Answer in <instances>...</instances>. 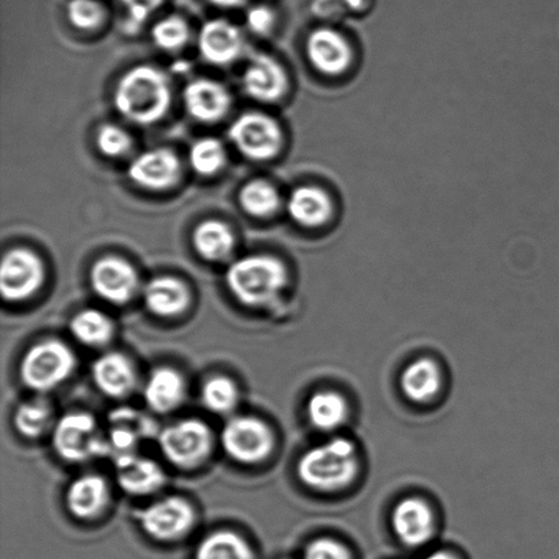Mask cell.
I'll return each instance as SVG.
<instances>
[{"label": "cell", "mask_w": 559, "mask_h": 559, "mask_svg": "<svg viewBox=\"0 0 559 559\" xmlns=\"http://www.w3.org/2000/svg\"><path fill=\"white\" fill-rule=\"evenodd\" d=\"M115 107L136 124H153L166 117L171 106V86L166 75L152 66H136L118 82Z\"/></svg>", "instance_id": "1"}, {"label": "cell", "mask_w": 559, "mask_h": 559, "mask_svg": "<svg viewBox=\"0 0 559 559\" xmlns=\"http://www.w3.org/2000/svg\"><path fill=\"white\" fill-rule=\"evenodd\" d=\"M71 336L90 348L106 347L115 334V323L106 312L85 309L76 312L69 323Z\"/></svg>", "instance_id": "25"}, {"label": "cell", "mask_w": 559, "mask_h": 559, "mask_svg": "<svg viewBox=\"0 0 559 559\" xmlns=\"http://www.w3.org/2000/svg\"><path fill=\"white\" fill-rule=\"evenodd\" d=\"M144 304L152 316L177 318L189 309L191 295L182 280L173 276L152 278L144 288Z\"/></svg>", "instance_id": "23"}, {"label": "cell", "mask_w": 559, "mask_h": 559, "mask_svg": "<svg viewBox=\"0 0 559 559\" xmlns=\"http://www.w3.org/2000/svg\"><path fill=\"white\" fill-rule=\"evenodd\" d=\"M221 443L224 453L243 465L264 463L275 451V432L254 415H235L224 425Z\"/></svg>", "instance_id": "7"}, {"label": "cell", "mask_w": 559, "mask_h": 559, "mask_svg": "<svg viewBox=\"0 0 559 559\" xmlns=\"http://www.w3.org/2000/svg\"><path fill=\"white\" fill-rule=\"evenodd\" d=\"M189 160L191 168L202 177L215 175L226 164V150L216 139H201L190 147Z\"/></svg>", "instance_id": "33"}, {"label": "cell", "mask_w": 559, "mask_h": 559, "mask_svg": "<svg viewBox=\"0 0 559 559\" xmlns=\"http://www.w3.org/2000/svg\"><path fill=\"white\" fill-rule=\"evenodd\" d=\"M199 47L206 62L215 66L231 64L242 53V33L231 22L213 20L202 26Z\"/></svg>", "instance_id": "19"}, {"label": "cell", "mask_w": 559, "mask_h": 559, "mask_svg": "<svg viewBox=\"0 0 559 559\" xmlns=\"http://www.w3.org/2000/svg\"><path fill=\"white\" fill-rule=\"evenodd\" d=\"M402 388L409 400L415 403L430 402L441 388V372L435 361L419 359L405 369Z\"/></svg>", "instance_id": "27"}, {"label": "cell", "mask_w": 559, "mask_h": 559, "mask_svg": "<svg viewBox=\"0 0 559 559\" xmlns=\"http://www.w3.org/2000/svg\"><path fill=\"white\" fill-rule=\"evenodd\" d=\"M246 93L257 102L278 100L287 90V75L282 64L265 53H259L250 60L242 76Z\"/></svg>", "instance_id": "20"}, {"label": "cell", "mask_w": 559, "mask_h": 559, "mask_svg": "<svg viewBox=\"0 0 559 559\" xmlns=\"http://www.w3.org/2000/svg\"><path fill=\"white\" fill-rule=\"evenodd\" d=\"M290 218L301 227L317 228L323 226L332 216L331 197L314 186H301L290 193L287 201Z\"/></svg>", "instance_id": "24"}, {"label": "cell", "mask_w": 559, "mask_h": 559, "mask_svg": "<svg viewBox=\"0 0 559 559\" xmlns=\"http://www.w3.org/2000/svg\"><path fill=\"white\" fill-rule=\"evenodd\" d=\"M195 559H254V552L242 536L223 530L201 542Z\"/></svg>", "instance_id": "30"}, {"label": "cell", "mask_w": 559, "mask_h": 559, "mask_svg": "<svg viewBox=\"0 0 559 559\" xmlns=\"http://www.w3.org/2000/svg\"><path fill=\"white\" fill-rule=\"evenodd\" d=\"M14 429L26 440H38L49 429H53V411L43 399H32L21 403L13 415Z\"/></svg>", "instance_id": "29"}, {"label": "cell", "mask_w": 559, "mask_h": 559, "mask_svg": "<svg viewBox=\"0 0 559 559\" xmlns=\"http://www.w3.org/2000/svg\"><path fill=\"white\" fill-rule=\"evenodd\" d=\"M305 559H350V555L338 542L322 538L307 547Z\"/></svg>", "instance_id": "37"}, {"label": "cell", "mask_w": 559, "mask_h": 559, "mask_svg": "<svg viewBox=\"0 0 559 559\" xmlns=\"http://www.w3.org/2000/svg\"><path fill=\"white\" fill-rule=\"evenodd\" d=\"M68 16L75 27L81 31H92L102 24L104 9L97 0H71L68 5Z\"/></svg>", "instance_id": "35"}, {"label": "cell", "mask_w": 559, "mask_h": 559, "mask_svg": "<svg viewBox=\"0 0 559 559\" xmlns=\"http://www.w3.org/2000/svg\"><path fill=\"white\" fill-rule=\"evenodd\" d=\"M52 448L63 462L81 464L111 454L107 435L95 416L87 413H69L55 421Z\"/></svg>", "instance_id": "5"}, {"label": "cell", "mask_w": 559, "mask_h": 559, "mask_svg": "<svg viewBox=\"0 0 559 559\" xmlns=\"http://www.w3.org/2000/svg\"><path fill=\"white\" fill-rule=\"evenodd\" d=\"M426 559H456L451 555H448V552H435V555H431L427 557Z\"/></svg>", "instance_id": "42"}, {"label": "cell", "mask_w": 559, "mask_h": 559, "mask_svg": "<svg viewBox=\"0 0 559 559\" xmlns=\"http://www.w3.org/2000/svg\"><path fill=\"white\" fill-rule=\"evenodd\" d=\"M114 459L115 479L126 495L151 496L166 485V474L155 460L139 456L136 453Z\"/></svg>", "instance_id": "13"}, {"label": "cell", "mask_w": 559, "mask_h": 559, "mask_svg": "<svg viewBox=\"0 0 559 559\" xmlns=\"http://www.w3.org/2000/svg\"><path fill=\"white\" fill-rule=\"evenodd\" d=\"M239 204L254 217H270L278 210L280 195L275 186L265 180L246 183L239 193Z\"/></svg>", "instance_id": "32"}, {"label": "cell", "mask_w": 559, "mask_h": 559, "mask_svg": "<svg viewBox=\"0 0 559 559\" xmlns=\"http://www.w3.org/2000/svg\"><path fill=\"white\" fill-rule=\"evenodd\" d=\"M246 25L254 35H267L272 31L273 25H275V14L265 5H255L246 14Z\"/></svg>", "instance_id": "38"}, {"label": "cell", "mask_w": 559, "mask_h": 559, "mask_svg": "<svg viewBox=\"0 0 559 559\" xmlns=\"http://www.w3.org/2000/svg\"><path fill=\"white\" fill-rule=\"evenodd\" d=\"M185 107L195 120L202 123L217 122L226 117L231 96L216 81L200 79L191 82L183 93Z\"/></svg>", "instance_id": "21"}, {"label": "cell", "mask_w": 559, "mask_h": 559, "mask_svg": "<svg viewBox=\"0 0 559 559\" xmlns=\"http://www.w3.org/2000/svg\"><path fill=\"white\" fill-rule=\"evenodd\" d=\"M287 282L288 273L283 262L262 254L235 261L226 275L229 293L249 309L271 306L282 295Z\"/></svg>", "instance_id": "2"}, {"label": "cell", "mask_w": 559, "mask_h": 559, "mask_svg": "<svg viewBox=\"0 0 559 559\" xmlns=\"http://www.w3.org/2000/svg\"><path fill=\"white\" fill-rule=\"evenodd\" d=\"M156 421L134 408L120 407L108 415L107 440L114 457L135 453L141 441L158 436Z\"/></svg>", "instance_id": "12"}, {"label": "cell", "mask_w": 559, "mask_h": 559, "mask_svg": "<svg viewBox=\"0 0 559 559\" xmlns=\"http://www.w3.org/2000/svg\"><path fill=\"white\" fill-rule=\"evenodd\" d=\"M46 271L38 255L26 249L5 253L0 265V293L9 304L31 299L43 287Z\"/></svg>", "instance_id": "10"}, {"label": "cell", "mask_w": 559, "mask_h": 559, "mask_svg": "<svg viewBox=\"0 0 559 559\" xmlns=\"http://www.w3.org/2000/svg\"><path fill=\"white\" fill-rule=\"evenodd\" d=\"M157 443L169 464L191 471L199 468L211 456L215 437L205 421L189 418L164 427L158 432Z\"/></svg>", "instance_id": "6"}, {"label": "cell", "mask_w": 559, "mask_h": 559, "mask_svg": "<svg viewBox=\"0 0 559 559\" xmlns=\"http://www.w3.org/2000/svg\"><path fill=\"white\" fill-rule=\"evenodd\" d=\"M307 58L320 73L344 74L353 62V51L342 33L321 27L311 33L306 44Z\"/></svg>", "instance_id": "15"}, {"label": "cell", "mask_w": 559, "mask_h": 559, "mask_svg": "<svg viewBox=\"0 0 559 559\" xmlns=\"http://www.w3.org/2000/svg\"><path fill=\"white\" fill-rule=\"evenodd\" d=\"M98 151L107 157L126 155L131 147V139L123 129L115 124H104L97 133Z\"/></svg>", "instance_id": "36"}, {"label": "cell", "mask_w": 559, "mask_h": 559, "mask_svg": "<svg viewBox=\"0 0 559 559\" xmlns=\"http://www.w3.org/2000/svg\"><path fill=\"white\" fill-rule=\"evenodd\" d=\"M92 380L104 396L122 400L135 391L139 376L129 356L112 350L93 361Z\"/></svg>", "instance_id": "14"}, {"label": "cell", "mask_w": 559, "mask_h": 559, "mask_svg": "<svg viewBox=\"0 0 559 559\" xmlns=\"http://www.w3.org/2000/svg\"><path fill=\"white\" fill-rule=\"evenodd\" d=\"M359 463L354 443L336 438L310 449L298 463L301 484L317 491H337L358 475Z\"/></svg>", "instance_id": "3"}, {"label": "cell", "mask_w": 559, "mask_h": 559, "mask_svg": "<svg viewBox=\"0 0 559 559\" xmlns=\"http://www.w3.org/2000/svg\"><path fill=\"white\" fill-rule=\"evenodd\" d=\"M189 37V26L180 16H167L158 21L152 29L153 41L164 51H178L186 46Z\"/></svg>", "instance_id": "34"}, {"label": "cell", "mask_w": 559, "mask_h": 559, "mask_svg": "<svg viewBox=\"0 0 559 559\" xmlns=\"http://www.w3.org/2000/svg\"><path fill=\"white\" fill-rule=\"evenodd\" d=\"M229 140L251 160H270L283 145V133L275 119L261 112L240 115L228 131Z\"/></svg>", "instance_id": "9"}, {"label": "cell", "mask_w": 559, "mask_h": 559, "mask_svg": "<svg viewBox=\"0 0 559 559\" xmlns=\"http://www.w3.org/2000/svg\"><path fill=\"white\" fill-rule=\"evenodd\" d=\"M64 501L71 516L86 522L100 518L107 511L111 491L103 476L86 474L71 481Z\"/></svg>", "instance_id": "17"}, {"label": "cell", "mask_w": 559, "mask_h": 559, "mask_svg": "<svg viewBox=\"0 0 559 559\" xmlns=\"http://www.w3.org/2000/svg\"><path fill=\"white\" fill-rule=\"evenodd\" d=\"M147 408L157 415H167L182 407L188 397V383L180 371L162 366L152 370L142 389Z\"/></svg>", "instance_id": "16"}, {"label": "cell", "mask_w": 559, "mask_h": 559, "mask_svg": "<svg viewBox=\"0 0 559 559\" xmlns=\"http://www.w3.org/2000/svg\"><path fill=\"white\" fill-rule=\"evenodd\" d=\"M235 240L231 229L217 221L201 223L193 233L197 254L210 262H222L233 253Z\"/></svg>", "instance_id": "26"}, {"label": "cell", "mask_w": 559, "mask_h": 559, "mask_svg": "<svg viewBox=\"0 0 559 559\" xmlns=\"http://www.w3.org/2000/svg\"><path fill=\"white\" fill-rule=\"evenodd\" d=\"M240 392L237 382L227 376L207 378L201 388V402L210 413L228 416L237 409Z\"/></svg>", "instance_id": "31"}, {"label": "cell", "mask_w": 559, "mask_h": 559, "mask_svg": "<svg viewBox=\"0 0 559 559\" xmlns=\"http://www.w3.org/2000/svg\"><path fill=\"white\" fill-rule=\"evenodd\" d=\"M310 424L321 431H333L348 418V404L336 392H318L307 403Z\"/></svg>", "instance_id": "28"}, {"label": "cell", "mask_w": 559, "mask_h": 559, "mask_svg": "<svg viewBox=\"0 0 559 559\" xmlns=\"http://www.w3.org/2000/svg\"><path fill=\"white\" fill-rule=\"evenodd\" d=\"M79 365L73 349L59 338L41 340L26 349L20 361V380L36 393H48L63 385Z\"/></svg>", "instance_id": "4"}, {"label": "cell", "mask_w": 559, "mask_h": 559, "mask_svg": "<svg viewBox=\"0 0 559 559\" xmlns=\"http://www.w3.org/2000/svg\"><path fill=\"white\" fill-rule=\"evenodd\" d=\"M211 3L224 9H237L243 5L248 0H210Z\"/></svg>", "instance_id": "40"}, {"label": "cell", "mask_w": 559, "mask_h": 559, "mask_svg": "<svg viewBox=\"0 0 559 559\" xmlns=\"http://www.w3.org/2000/svg\"><path fill=\"white\" fill-rule=\"evenodd\" d=\"M90 282L98 298L115 306L128 305L140 288L139 273L118 257L96 261L91 267Z\"/></svg>", "instance_id": "11"}, {"label": "cell", "mask_w": 559, "mask_h": 559, "mask_svg": "<svg viewBox=\"0 0 559 559\" xmlns=\"http://www.w3.org/2000/svg\"><path fill=\"white\" fill-rule=\"evenodd\" d=\"M142 531L158 542L183 539L194 528L195 509L180 497H167L136 513Z\"/></svg>", "instance_id": "8"}, {"label": "cell", "mask_w": 559, "mask_h": 559, "mask_svg": "<svg viewBox=\"0 0 559 559\" xmlns=\"http://www.w3.org/2000/svg\"><path fill=\"white\" fill-rule=\"evenodd\" d=\"M393 530L404 545L418 547L435 535V514L425 501L408 498L400 502L393 512Z\"/></svg>", "instance_id": "22"}, {"label": "cell", "mask_w": 559, "mask_h": 559, "mask_svg": "<svg viewBox=\"0 0 559 559\" xmlns=\"http://www.w3.org/2000/svg\"><path fill=\"white\" fill-rule=\"evenodd\" d=\"M129 11L131 24L141 25L150 19L153 11L160 8L163 0H122Z\"/></svg>", "instance_id": "39"}, {"label": "cell", "mask_w": 559, "mask_h": 559, "mask_svg": "<svg viewBox=\"0 0 559 559\" xmlns=\"http://www.w3.org/2000/svg\"><path fill=\"white\" fill-rule=\"evenodd\" d=\"M350 9L359 10L364 9V5L366 3V0H345Z\"/></svg>", "instance_id": "41"}, {"label": "cell", "mask_w": 559, "mask_h": 559, "mask_svg": "<svg viewBox=\"0 0 559 559\" xmlns=\"http://www.w3.org/2000/svg\"><path fill=\"white\" fill-rule=\"evenodd\" d=\"M180 163L177 155L168 150H153L142 153L129 167V178L140 188L164 190L178 182Z\"/></svg>", "instance_id": "18"}]
</instances>
